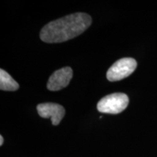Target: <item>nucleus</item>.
Wrapping results in <instances>:
<instances>
[{
	"mask_svg": "<svg viewBox=\"0 0 157 157\" xmlns=\"http://www.w3.org/2000/svg\"><path fill=\"white\" fill-rule=\"evenodd\" d=\"M39 115L42 118H50L52 125L57 126L65 115V109L62 105L53 103L39 104L36 107Z\"/></svg>",
	"mask_w": 157,
	"mask_h": 157,
	"instance_id": "39448f33",
	"label": "nucleus"
},
{
	"mask_svg": "<svg viewBox=\"0 0 157 157\" xmlns=\"http://www.w3.org/2000/svg\"><path fill=\"white\" fill-rule=\"evenodd\" d=\"M129 104L128 96L124 93H113L106 95L98 103V111L101 113L117 114L126 109Z\"/></svg>",
	"mask_w": 157,
	"mask_h": 157,
	"instance_id": "f03ea898",
	"label": "nucleus"
},
{
	"mask_svg": "<svg viewBox=\"0 0 157 157\" xmlns=\"http://www.w3.org/2000/svg\"><path fill=\"white\" fill-rule=\"evenodd\" d=\"M73 77L71 68L63 67L55 71L49 78L47 87L50 91H58L67 87Z\"/></svg>",
	"mask_w": 157,
	"mask_h": 157,
	"instance_id": "20e7f679",
	"label": "nucleus"
},
{
	"mask_svg": "<svg viewBox=\"0 0 157 157\" xmlns=\"http://www.w3.org/2000/svg\"><path fill=\"white\" fill-rule=\"evenodd\" d=\"M4 143V138L2 135H0V146H2Z\"/></svg>",
	"mask_w": 157,
	"mask_h": 157,
	"instance_id": "0eeeda50",
	"label": "nucleus"
},
{
	"mask_svg": "<svg viewBox=\"0 0 157 157\" xmlns=\"http://www.w3.org/2000/svg\"><path fill=\"white\" fill-rule=\"evenodd\" d=\"M19 84L10 74L2 68L0 70V89L4 91H16Z\"/></svg>",
	"mask_w": 157,
	"mask_h": 157,
	"instance_id": "423d86ee",
	"label": "nucleus"
},
{
	"mask_svg": "<svg viewBox=\"0 0 157 157\" xmlns=\"http://www.w3.org/2000/svg\"><path fill=\"white\" fill-rule=\"evenodd\" d=\"M91 23L92 18L88 14L74 13L45 25L39 36L46 43L63 42L82 34Z\"/></svg>",
	"mask_w": 157,
	"mask_h": 157,
	"instance_id": "f257e3e1",
	"label": "nucleus"
},
{
	"mask_svg": "<svg viewBox=\"0 0 157 157\" xmlns=\"http://www.w3.org/2000/svg\"><path fill=\"white\" fill-rule=\"evenodd\" d=\"M137 68V61L132 58L117 60L108 70L106 76L110 82H117L131 75Z\"/></svg>",
	"mask_w": 157,
	"mask_h": 157,
	"instance_id": "7ed1b4c3",
	"label": "nucleus"
}]
</instances>
